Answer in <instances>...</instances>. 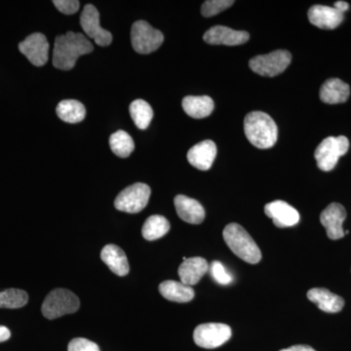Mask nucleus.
<instances>
[{
	"mask_svg": "<svg viewBox=\"0 0 351 351\" xmlns=\"http://www.w3.org/2000/svg\"><path fill=\"white\" fill-rule=\"evenodd\" d=\"M93 44L80 32H68L58 36L53 52V64L62 71H69L75 66L78 58L93 52Z\"/></svg>",
	"mask_w": 351,
	"mask_h": 351,
	"instance_id": "f257e3e1",
	"label": "nucleus"
},
{
	"mask_svg": "<svg viewBox=\"0 0 351 351\" xmlns=\"http://www.w3.org/2000/svg\"><path fill=\"white\" fill-rule=\"evenodd\" d=\"M244 132L252 145L261 149H270L276 145L278 128L267 113L252 112L244 119Z\"/></svg>",
	"mask_w": 351,
	"mask_h": 351,
	"instance_id": "f03ea898",
	"label": "nucleus"
},
{
	"mask_svg": "<svg viewBox=\"0 0 351 351\" xmlns=\"http://www.w3.org/2000/svg\"><path fill=\"white\" fill-rule=\"evenodd\" d=\"M223 240L230 250L244 262L256 265L262 260V252L244 228L237 223L226 226Z\"/></svg>",
	"mask_w": 351,
	"mask_h": 351,
	"instance_id": "7ed1b4c3",
	"label": "nucleus"
},
{
	"mask_svg": "<svg viewBox=\"0 0 351 351\" xmlns=\"http://www.w3.org/2000/svg\"><path fill=\"white\" fill-rule=\"evenodd\" d=\"M77 295L66 289L58 288L51 291L44 300L41 311L44 317L53 320L66 314L75 313L80 308Z\"/></svg>",
	"mask_w": 351,
	"mask_h": 351,
	"instance_id": "20e7f679",
	"label": "nucleus"
},
{
	"mask_svg": "<svg viewBox=\"0 0 351 351\" xmlns=\"http://www.w3.org/2000/svg\"><path fill=\"white\" fill-rule=\"evenodd\" d=\"M350 149V141L345 136L328 137L318 145L314 157L320 170L329 172L336 167L339 157L345 156Z\"/></svg>",
	"mask_w": 351,
	"mask_h": 351,
	"instance_id": "39448f33",
	"label": "nucleus"
},
{
	"mask_svg": "<svg viewBox=\"0 0 351 351\" xmlns=\"http://www.w3.org/2000/svg\"><path fill=\"white\" fill-rule=\"evenodd\" d=\"M162 32L152 27L145 21H137L132 25L131 43L134 50L138 54H149L162 45Z\"/></svg>",
	"mask_w": 351,
	"mask_h": 351,
	"instance_id": "423d86ee",
	"label": "nucleus"
},
{
	"mask_svg": "<svg viewBox=\"0 0 351 351\" xmlns=\"http://www.w3.org/2000/svg\"><path fill=\"white\" fill-rule=\"evenodd\" d=\"M292 61V55L287 50H276L267 55L252 58L249 66L254 73L267 77L281 75Z\"/></svg>",
	"mask_w": 351,
	"mask_h": 351,
	"instance_id": "0eeeda50",
	"label": "nucleus"
},
{
	"mask_svg": "<svg viewBox=\"0 0 351 351\" xmlns=\"http://www.w3.org/2000/svg\"><path fill=\"white\" fill-rule=\"evenodd\" d=\"M151 193V188L147 184L143 182L132 184L117 195L114 206L125 213H138L147 206Z\"/></svg>",
	"mask_w": 351,
	"mask_h": 351,
	"instance_id": "6e6552de",
	"label": "nucleus"
},
{
	"mask_svg": "<svg viewBox=\"0 0 351 351\" xmlns=\"http://www.w3.org/2000/svg\"><path fill=\"white\" fill-rule=\"evenodd\" d=\"M232 329L223 323H205L198 325L193 332L195 343L200 348L213 350L232 338Z\"/></svg>",
	"mask_w": 351,
	"mask_h": 351,
	"instance_id": "1a4fd4ad",
	"label": "nucleus"
},
{
	"mask_svg": "<svg viewBox=\"0 0 351 351\" xmlns=\"http://www.w3.org/2000/svg\"><path fill=\"white\" fill-rule=\"evenodd\" d=\"M80 25L85 34L90 38H93L99 46L106 47L112 43V34L101 27L100 14L92 4H87L83 9L80 16Z\"/></svg>",
	"mask_w": 351,
	"mask_h": 351,
	"instance_id": "9d476101",
	"label": "nucleus"
},
{
	"mask_svg": "<svg viewBox=\"0 0 351 351\" xmlns=\"http://www.w3.org/2000/svg\"><path fill=\"white\" fill-rule=\"evenodd\" d=\"M19 50L34 66H43L48 62L49 43L43 34L36 32L27 36L19 44Z\"/></svg>",
	"mask_w": 351,
	"mask_h": 351,
	"instance_id": "9b49d317",
	"label": "nucleus"
},
{
	"mask_svg": "<svg viewBox=\"0 0 351 351\" xmlns=\"http://www.w3.org/2000/svg\"><path fill=\"white\" fill-rule=\"evenodd\" d=\"M346 219L345 207L339 203H331L320 215V221L326 228L327 237L332 240H339L346 237L343 221Z\"/></svg>",
	"mask_w": 351,
	"mask_h": 351,
	"instance_id": "f8f14e48",
	"label": "nucleus"
},
{
	"mask_svg": "<svg viewBox=\"0 0 351 351\" xmlns=\"http://www.w3.org/2000/svg\"><path fill=\"white\" fill-rule=\"evenodd\" d=\"M250 38L247 32L234 31L223 25H215L203 36L205 43L211 45L237 46L246 43Z\"/></svg>",
	"mask_w": 351,
	"mask_h": 351,
	"instance_id": "ddd939ff",
	"label": "nucleus"
},
{
	"mask_svg": "<svg viewBox=\"0 0 351 351\" xmlns=\"http://www.w3.org/2000/svg\"><path fill=\"white\" fill-rule=\"evenodd\" d=\"M265 213L277 228H290L297 225L300 221L299 212L282 200L274 201L265 205Z\"/></svg>",
	"mask_w": 351,
	"mask_h": 351,
	"instance_id": "4468645a",
	"label": "nucleus"
},
{
	"mask_svg": "<svg viewBox=\"0 0 351 351\" xmlns=\"http://www.w3.org/2000/svg\"><path fill=\"white\" fill-rule=\"evenodd\" d=\"M308 20L315 27L323 29H334L343 21V13L334 7L313 5L308 10Z\"/></svg>",
	"mask_w": 351,
	"mask_h": 351,
	"instance_id": "2eb2a0df",
	"label": "nucleus"
},
{
	"mask_svg": "<svg viewBox=\"0 0 351 351\" xmlns=\"http://www.w3.org/2000/svg\"><path fill=\"white\" fill-rule=\"evenodd\" d=\"M217 156V145L206 140L191 147L188 152L189 162L198 170L207 171L213 165Z\"/></svg>",
	"mask_w": 351,
	"mask_h": 351,
	"instance_id": "dca6fc26",
	"label": "nucleus"
},
{
	"mask_svg": "<svg viewBox=\"0 0 351 351\" xmlns=\"http://www.w3.org/2000/svg\"><path fill=\"white\" fill-rule=\"evenodd\" d=\"M174 204L178 216L191 225H199L205 219V210L197 200L186 195H177Z\"/></svg>",
	"mask_w": 351,
	"mask_h": 351,
	"instance_id": "f3484780",
	"label": "nucleus"
},
{
	"mask_svg": "<svg viewBox=\"0 0 351 351\" xmlns=\"http://www.w3.org/2000/svg\"><path fill=\"white\" fill-rule=\"evenodd\" d=\"M307 299L328 313H339L345 306V300L325 288H313L307 292Z\"/></svg>",
	"mask_w": 351,
	"mask_h": 351,
	"instance_id": "a211bd4d",
	"label": "nucleus"
},
{
	"mask_svg": "<svg viewBox=\"0 0 351 351\" xmlns=\"http://www.w3.org/2000/svg\"><path fill=\"white\" fill-rule=\"evenodd\" d=\"M209 270V263L205 258L195 257L186 258L180 265L179 274L181 282L188 286L196 285Z\"/></svg>",
	"mask_w": 351,
	"mask_h": 351,
	"instance_id": "6ab92c4d",
	"label": "nucleus"
},
{
	"mask_svg": "<svg viewBox=\"0 0 351 351\" xmlns=\"http://www.w3.org/2000/svg\"><path fill=\"white\" fill-rule=\"evenodd\" d=\"M350 95V85L339 78H330L320 88V100L328 105L346 103Z\"/></svg>",
	"mask_w": 351,
	"mask_h": 351,
	"instance_id": "aec40b11",
	"label": "nucleus"
},
{
	"mask_svg": "<svg viewBox=\"0 0 351 351\" xmlns=\"http://www.w3.org/2000/svg\"><path fill=\"white\" fill-rule=\"evenodd\" d=\"M101 258L113 274L119 276H125L129 274L128 258L120 247L114 244H108L101 252Z\"/></svg>",
	"mask_w": 351,
	"mask_h": 351,
	"instance_id": "412c9836",
	"label": "nucleus"
},
{
	"mask_svg": "<svg viewBox=\"0 0 351 351\" xmlns=\"http://www.w3.org/2000/svg\"><path fill=\"white\" fill-rule=\"evenodd\" d=\"M184 112L193 119H200L213 112L215 104L208 96H186L182 100Z\"/></svg>",
	"mask_w": 351,
	"mask_h": 351,
	"instance_id": "4be33fe9",
	"label": "nucleus"
},
{
	"mask_svg": "<svg viewBox=\"0 0 351 351\" xmlns=\"http://www.w3.org/2000/svg\"><path fill=\"white\" fill-rule=\"evenodd\" d=\"M159 293L171 302H189L195 298V290L180 281H164L159 285Z\"/></svg>",
	"mask_w": 351,
	"mask_h": 351,
	"instance_id": "5701e85b",
	"label": "nucleus"
},
{
	"mask_svg": "<svg viewBox=\"0 0 351 351\" xmlns=\"http://www.w3.org/2000/svg\"><path fill=\"white\" fill-rule=\"evenodd\" d=\"M56 112L60 119L66 123H78L86 117V110L80 101L64 100L60 101L56 108Z\"/></svg>",
	"mask_w": 351,
	"mask_h": 351,
	"instance_id": "b1692460",
	"label": "nucleus"
},
{
	"mask_svg": "<svg viewBox=\"0 0 351 351\" xmlns=\"http://www.w3.org/2000/svg\"><path fill=\"white\" fill-rule=\"evenodd\" d=\"M170 230V223L165 217L154 215L145 221L142 234L145 239L154 241L167 234Z\"/></svg>",
	"mask_w": 351,
	"mask_h": 351,
	"instance_id": "393cba45",
	"label": "nucleus"
},
{
	"mask_svg": "<svg viewBox=\"0 0 351 351\" xmlns=\"http://www.w3.org/2000/svg\"><path fill=\"white\" fill-rule=\"evenodd\" d=\"M130 115L136 126L141 130H145L154 119V110L149 103L140 99L131 104Z\"/></svg>",
	"mask_w": 351,
	"mask_h": 351,
	"instance_id": "a878e982",
	"label": "nucleus"
},
{
	"mask_svg": "<svg viewBox=\"0 0 351 351\" xmlns=\"http://www.w3.org/2000/svg\"><path fill=\"white\" fill-rule=\"evenodd\" d=\"M110 147L113 154L121 158L130 156L135 149L133 138L127 132L122 130L115 132L110 136Z\"/></svg>",
	"mask_w": 351,
	"mask_h": 351,
	"instance_id": "bb28decb",
	"label": "nucleus"
},
{
	"mask_svg": "<svg viewBox=\"0 0 351 351\" xmlns=\"http://www.w3.org/2000/svg\"><path fill=\"white\" fill-rule=\"evenodd\" d=\"M29 302V295L20 289L0 291V308H20Z\"/></svg>",
	"mask_w": 351,
	"mask_h": 351,
	"instance_id": "cd10ccee",
	"label": "nucleus"
},
{
	"mask_svg": "<svg viewBox=\"0 0 351 351\" xmlns=\"http://www.w3.org/2000/svg\"><path fill=\"white\" fill-rule=\"evenodd\" d=\"M234 4L233 0H207L201 7V14L204 17L209 18L218 15L226 9L230 8Z\"/></svg>",
	"mask_w": 351,
	"mask_h": 351,
	"instance_id": "c85d7f7f",
	"label": "nucleus"
},
{
	"mask_svg": "<svg viewBox=\"0 0 351 351\" xmlns=\"http://www.w3.org/2000/svg\"><path fill=\"white\" fill-rule=\"evenodd\" d=\"M209 270L214 280L221 284V285H228V284L232 282V277L230 272L226 269L223 263L218 262V261H214L211 265H209Z\"/></svg>",
	"mask_w": 351,
	"mask_h": 351,
	"instance_id": "c756f323",
	"label": "nucleus"
},
{
	"mask_svg": "<svg viewBox=\"0 0 351 351\" xmlns=\"http://www.w3.org/2000/svg\"><path fill=\"white\" fill-rule=\"evenodd\" d=\"M68 351H101L97 343L84 338H76L69 341Z\"/></svg>",
	"mask_w": 351,
	"mask_h": 351,
	"instance_id": "7c9ffc66",
	"label": "nucleus"
},
{
	"mask_svg": "<svg viewBox=\"0 0 351 351\" xmlns=\"http://www.w3.org/2000/svg\"><path fill=\"white\" fill-rule=\"evenodd\" d=\"M53 4L56 6L60 12L66 14V15H73L77 12L80 9V2L76 0H55Z\"/></svg>",
	"mask_w": 351,
	"mask_h": 351,
	"instance_id": "2f4dec72",
	"label": "nucleus"
},
{
	"mask_svg": "<svg viewBox=\"0 0 351 351\" xmlns=\"http://www.w3.org/2000/svg\"><path fill=\"white\" fill-rule=\"evenodd\" d=\"M280 351H316L311 346L304 345L293 346Z\"/></svg>",
	"mask_w": 351,
	"mask_h": 351,
	"instance_id": "473e14b6",
	"label": "nucleus"
},
{
	"mask_svg": "<svg viewBox=\"0 0 351 351\" xmlns=\"http://www.w3.org/2000/svg\"><path fill=\"white\" fill-rule=\"evenodd\" d=\"M11 332L8 328L0 326V343L6 341L7 339H10Z\"/></svg>",
	"mask_w": 351,
	"mask_h": 351,
	"instance_id": "72a5a7b5",
	"label": "nucleus"
},
{
	"mask_svg": "<svg viewBox=\"0 0 351 351\" xmlns=\"http://www.w3.org/2000/svg\"><path fill=\"white\" fill-rule=\"evenodd\" d=\"M334 8H336L339 12L343 13L350 9V4L346 1H337L336 3H335Z\"/></svg>",
	"mask_w": 351,
	"mask_h": 351,
	"instance_id": "f704fd0d",
	"label": "nucleus"
}]
</instances>
